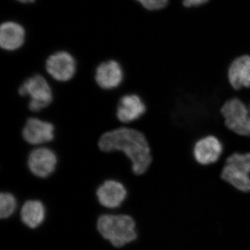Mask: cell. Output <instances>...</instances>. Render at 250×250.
I'll return each instance as SVG.
<instances>
[{
    "label": "cell",
    "instance_id": "cell-1",
    "mask_svg": "<svg viewBox=\"0 0 250 250\" xmlns=\"http://www.w3.org/2000/svg\"><path fill=\"white\" fill-rule=\"evenodd\" d=\"M98 146L104 152H124L136 175L147 173L152 165V146L147 136L140 130L123 127L108 131L100 137Z\"/></svg>",
    "mask_w": 250,
    "mask_h": 250
},
{
    "label": "cell",
    "instance_id": "cell-2",
    "mask_svg": "<svg viewBox=\"0 0 250 250\" xmlns=\"http://www.w3.org/2000/svg\"><path fill=\"white\" fill-rule=\"evenodd\" d=\"M97 231L113 248H124L139 236L134 218L128 214H104L97 220Z\"/></svg>",
    "mask_w": 250,
    "mask_h": 250
},
{
    "label": "cell",
    "instance_id": "cell-3",
    "mask_svg": "<svg viewBox=\"0 0 250 250\" xmlns=\"http://www.w3.org/2000/svg\"><path fill=\"white\" fill-rule=\"evenodd\" d=\"M225 126L238 136L249 137L250 111L248 104L238 97L229 99L220 108Z\"/></svg>",
    "mask_w": 250,
    "mask_h": 250
},
{
    "label": "cell",
    "instance_id": "cell-4",
    "mask_svg": "<svg viewBox=\"0 0 250 250\" xmlns=\"http://www.w3.org/2000/svg\"><path fill=\"white\" fill-rule=\"evenodd\" d=\"M18 93L21 96L29 97V108L33 112L40 111L48 106L53 100L50 85L41 75L29 77L20 86Z\"/></svg>",
    "mask_w": 250,
    "mask_h": 250
},
{
    "label": "cell",
    "instance_id": "cell-5",
    "mask_svg": "<svg viewBox=\"0 0 250 250\" xmlns=\"http://www.w3.org/2000/svg\"><path fill=\"white\" fill-rule=\"evenodd\" d=\"M225 146L222 140L213 134L205 135L194 143L192 156L197 164L214 165L223 157Z\"/></svg>",
    "mask_w": 250,
    "mask_h": 250
},
{
    "label": "cell",
    "instance_id": "cell-6",
    "mask_svg": "<svg viewBox=\"0 0 250 250\" xmlns=\"http://www.w3.org/2000/svg\"><path fill=\"white\" fill-rule=\"evenodd\" d=\"M57 154L49 148L34 149L28 157V167L31 173L40 178H46L53 173L57 167Z\"/></svg>",
    "mask_w": 250,
    "mask_h": 250
},
{
    "label": "cell",
    "instance_id": "cell-7",
    "mask_svg": "<svg viewBox=\"0 0 250 250\" xmlns=\"http://www.w3.org/2000/svg\"><path fill=\"white\" fill-rule=\"evenodd\" d=\"M76 67L75 59L66 52L52 54L46 62V70L49 75L59 82L71 80L76 72Z\"/></svg>",
    "mask_w": 250,
    "mask_h": 250
},
{
    "label": "cell",
    "instance_id": "cell-8",
    "mask_svg": "<svg viewBox=\"0 0 250 250\" xmlns=\"http://www.w3.org/2000/svg\"><path fill=\"white\" fill-rule=\"evenodd\" d=\"M97 199L103 207L114 209L123 205L127 197L124 184L114 179L105 181L97 189Z\"/></svg>",
    "mask_w": 250,
    "mask_h": 250
},
{
    "label": "cell",
    "instance_id": "cell-9",
    "mask_svg": "<svg viewBox=\"0 0 250 250\" xmlns=\"http://www.w3.org/2000/svg\"><path fill=\"white\" fill-rule=\"evenodd\" d=\"M147 111V104L140 95L129 94L120 100L116 115L122 123H129L141 119Z\"/></svg>",
    "mask_w": 250,
    "mask_h": 250
},
{
    "label": "cell",
    "instance_id": "cell-10",
    "mask_svg": "<svg viewBox=\"0 0 250 250\" xmlns=\"http://www.w3.org/2000/svg\"><path fill=\"white\" fill-rule=\"evenodd\" d=\"M228 79L231 88L236 91L250 88V55L239 56L230 62Z\"/></svg>",
    "mask_w": 250,
    "mask_h": 250
},
{
    "label": "cell",
    "instance_id": "cell-11",
    "mask_svg": "<svg viewBox=\"0 0 250 250\" xmlns=\"http://www.w3.org/2000/svg\"><path fill=\"white\" fill-rule=\"evenodd\" d=\"M23 139L31 145H41L52 141L54 126L49 122L31 118L27 120L22 130Z\"/></svg>",
    "mask_w": 250,
    "mask_h": 250
},
{
    "label": "cell",
    "instance_id": "cell-12",
    "mask_svg": "<svg viewBox=\"0 0 250 250\" xmlns=\"http://www.w3.org/2000/svg\"><path fill=\"white\" fill-rule=\"evenodd\" d=\"M123 68L116 61L104 62L97 67L95 81L103 89L112 90L118 88L123 82Z\"/></svg>",
    "mask_w": 250,
    "mask_h": 250
},
{
    "label": "cell",
    "instance_id": "cell-13",
    "mask_svg": "<svg viewBox=\"0 0 250 250\" xmlns=\"http://www.w3.org/2000/svg\"><path fill=\"white\" fill-rule=\"evenodd\" d=\"M20 218L27 228L31 229L39 228L45 220V205L40 200H27L21 207Z\"/></svg>",
    "mask_w": 250,
    "mask_h": 250
},
{
    "label": "cell",
    "instance_id": "cell-14",
    "mask_svg": "<svg viewBox=\"0 0 250 250\" xmlns=\"http://www.w3.org/2000/svg\"><path fill=\"white\" fill-rule=\"evenodd\" d=\"M25 31L22 25L14 22L3 23L0 28V45L5 50L14 51L24 43Z\"/></svg>",
    "mask_w": 250,
    "mask_h": 250
},
{
    "label": "cell",
    "instance_id": "cell-15",
    "mask_svg": "<svg viewBox=\"0 0 250 250\" xmlns=\"http://www.w3.org/2000/svg\"><path fill=\"white\" fill-rule=\"evenodd\" d=\"M220 177L238 191L250 193V175L238 166L225 162Z\"/></svg>",
    "mask_w": 250,
    "mask_h": 250
},
{
    "label": "cell",
    "instance_id": "cell-16",
    "mask_svg": "<svg viewBox=\"0 0 250 250\" xmlns=\"http://www.w3.org/2000/svg\"><path fill=\"white\" fill-rule=\"evenodd\" d=\"M17 200L13 194L4 192L0 194V218L6 220L12 216L17 208Z\"/></svg>",
    "mask_w": 250,
    "mask_h": 250
},
{
    "label": "cell",
    "instance_id": "cell-17",
    "mask_svg": "<svg viewBox=\"0 0 250 250\" xmlns=\"http://www.w3.org/2000/svg\"><path fill=\"white\" fill-rule=\"evenodd\" d=\"M225 162L236 165L250 175V152H234L228 156Z\"/></svg>",
    "mask_w": 250,
    "mask_h": 250
},
{
    "label": "cell",
    "instance_id": "cell-18",
    "mask_svg": "<svg viewBox=\"0 0 250 250\" xmlns=\"http://www.w3.org/2000/svg\"><path fill=\"white\" fill-rule=\"evenodd\" d=\"M143 7L149 11H157L165 8L168 0H136Z\"/></svg>",
    "mask_w": 250,
    "mask_h": 250
},
{
    "label": "cell",
    "instance_id": "cell-19",
    "mask_svg": "<svg viewBox=\"0 0 250 250\" xmlns=\"http://www.w3.org/2000/svg\"><path fill=\"white\" fill-rule=\"evenodd\" d=\"M208 0H183V4L185 7L190 8L202 6L206 4Z\"/></svg>",
    "mask_w": 250,
    "mask_h": 250
},
{
    "label": "cell",
    "instance_id": "cell-20",
    "mask_svg": "<svg viewBox=\"0 0 250 250\" xmlns=\"http://www.w3.org/2000/svg\"><path fill=\"white\" fill-rule=\"evenodd\" d=\"M17 1H20L21 3H33L34 1H35V0H17Z\"/></svg>",
    "mask_w": 250,
    "mask_h": 250
},
{
    "label": "cell",
    "instance_id": "cell-21",
    "mask_svg": "<svg viewBox=\"0 0 250 250\" xmlns=\"http://www.w3.org/2000/svg\"><path fill=\"white\" fill-rule=\"evenodd\" d=\"M248 106H249L250 111V103L248 104ZM249 138H250V127H249Z\"/></svg>",
    "mask_w": 250,
    "mask_h": 250
}]
</instances>
